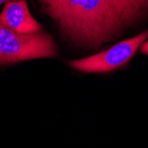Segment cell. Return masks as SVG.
I'll return each mask as SVG.
<instances>
[{
    "label": "cell",
    "mask_w": 148,
    "mask_h": 148,
    "mask_svg": "<svg viewBox=\"0 0 148 148\" xmlns=\"http://www.w3.org/2000/svg\"><path fill=\"white\" fill-rule=\"evenodd\" d=\"M71 45L98 50L120 37L126 25L102 0H38Z\"/></svg>",
    "instance_id": "cell-1"
},
{
    "label": "cell",
    "mask_w": 148,
    "mask_h": 148,
    "mask_svg": "<svg viewBox=\"0 0 148 148\" xmlns=\"http://www.w3.org/2000/svg\"><path fill=\"white\" fill-rule=\"evenodd\" d=\"M58 52L55 41L46 32L21 35L0 24V65L54 58Z\"/></svg>",
    "instance_id": "cell-2"
},
{
    "label": "cell",
    "mask_w": 148,
    "mask_h": 148,
    "mask_svg": "<svg viewBox=\"0 0 148 148\" xmlns=\"http://www.w3.org/2000/svg\"><path fill=\"white\" fill-rule=\"evenodd\" d=\"M148 38V30L119 42L104 51L84 59L69 61L72 69L87 74L106 73L125 66Z\"/></svg>",
    "instance_id": "cell-3"
},
{
    "label": "cell",
    "mask_w": 148,
    "mask_h": 148,
    "mask_svg": "<svg viewBox=\"0 0 148 148\" xmlns=\"http://www.w3.org/2000/svg\"><path fill=\"white\" fill-rule=\"evenodd\" d=\"M0 24L21 35H34L42 31V27L31 15L26 0L5 3L0 13Z\"/></svg>",
    "instance_id": "cell-4"
},
{
    "label": "cell",
    "mask_w": 148,
    "mask_h": 148,
    "mask_svg": "<svg viewBox=\"0 0 148 148\" xmlns=\"http://www.w3.org/2000/svg\"><path fill=\"white\" fill-rule=\"evenodd\" d=\"M104 4L121 18L127 29L141 21L143 17L129 0H102Z\"/></svg>",
    "instance_id": "cell-5"
},
{
    "label": "cell",
    "mask_w": 148,
    "mask_h": 148,
    "mask_svg": "<svg viewBox=\"0 0 148 148\" xmlns=\"http://www.w3.org/2000/svg\"><path fill=\"white\" fill-rule=\"evenodd\" d=\"M129 1L144 18L148 16V0H129Z\"/></svg>",
    "instance_id": "cell-6"
},
{
    "label": "cell",
    "mask_w": 148,
    "mask_h": 148,
    "mask_svg": "<svg viewBox=\"0 0 148 148\" xmlns=\"http://www.w3.org/2000/svg\"><path fill=\"white\" fill-rule=\"evenodd\" d=\"M140 51L143 54L148 55V40H145L142 44V45L140 46Z\"/></svg>",
    "instance_id": "cell-7"
},
{
    "label": "cell",
    "mask_w": 148,
    "mask_h": 148,
    "mask_svg": "<svg viewBox=\"0 0 148 148\" xmlns=\"http://www.w3.org/2000/svg\"><path fill=\"white\" fill-rule=\"evenodd\" d=\"M10 1H15V0H0V5L4 3H7V2H10Z\"/></svg>",
    "instance_id": "cell-8"
}]
</instances>
